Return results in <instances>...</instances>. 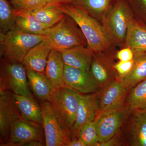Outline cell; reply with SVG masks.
Here are the masks:
<instances>
[{
  "instance_id": "e0dca14e",
  "label": "cell",
  "mask_w": 146,
  "mask_h": 146,
  "mask_svg": "<svg viewBox=\"0 0 146 146\" xmlns=\"http://www.w3.org/2000/svg\"><path fill=\"white\" fill-rule=\"evenodd\" d=\"M65 65L90 72L92 59V52L84 46H77L61 52Z\"/></svg>"
},
{
  "instance_id": "7402d4cb",
  "label": "cell",
  "mask_w": 146,
  "mask_h": 146,
  "mask_svg": "<svg viewBox=\"0 0 146 146\" xmlns=\"http://www.w3.org/2000/svg\"><path fill=\"white\" fill-rule=\"evenodd\" d=\"M110 63L105 58L93 57L90 72L100 89L117 78L118 76L112 70L114 67H112Z\"/></svg>"
},
{
  "instance_id": "cb8c5ba5",
  "label": "cell",
  "mask_w": 146,
  "mask_h": 146,
  "mask_svg": "<svg viewBox=\"0 0 146 146\" xmlns=\"http://www.w3.org/2000/svg\"><path fill=\"white\" fill-rule=\"evenodd\" d=\"M125 107L129 112L146 108V79L129 90L126 99Z\"/></svg>"
},
{
  "instance_id": "30bf717a",
  "label": "cell",
  "mask_w": 146,
  "mask_h": 146,
  "mask_svg": "<svg viewBox=\"0 0 146 146\" xmlns=\"http://www.w3.org/2000/svg\"><path fill=\"white\" fill-rule=\"evenodd\" d=\"M64 81L65 86L81 94L96 93L100 89L90 72L66 65Z\"/></svg>"
},
{
  "instance_id": "f1b7e54d",
  "label": "cell",
  "mask_w": 146,
  "mask_h": 146,
  "mask_svg": "<svg viewBox=\"0 0 146 146\" xmlns=\"http://www.w3.org/2000/svg\"><path fill=\"white\" fill-rule=\"evenodd\" d=\"M78 137L85 146H97L99 137L95 120L83 125L79 131Z\"/></svg>"
},
{
  "instance_id": "836d02e7",
  "label": "cell",
  "mask_w": 146,
  "mask_h": 146,
  "mask_svg": "<svg viewBox=\"0 0 146 146\" xmlns=\"http://www.w3.org/2000/svg\"><path fill=\"white\" fill-rule=\"evenodd\" d=\"M42 141H34L27 143L24 146H44Z\"/></svg>"
},
{
  "instance_id": "8992f818",
  "label": "cell",
  "mask_w": 146,
  "mask_h": 146,
  "mask_svg": "<svg viewBox=\"0 0 146 146\" xmlns=\"http://www.w3.org/2000/svg\"><path fill=\"white\" fill-rule=\"evenodd\" d=\"M43 127L47 146H68L72 139L60 125L49 101H41Z\"/></svg>"
},
{
  "instance_id": "d6986e66",
  "label": "cell",
  "mask_w": 146,
  "mask_h": 146,
  "mask_svg": "<svg viewBox=\"0 0 146 146\" xmlns=\"http://www.w3.org/2000/svg\"><path fill=\"white\" fill-rule=\"evenodd\" d=\"M133 68L130 72L117 80L124 87L130 90L141 82L146 79V52H134Z\"/></svg>"
},
{
  "instance_id": "8fae6325",
  "label": "cell",
  "mask_w": 146,
  "mask_h": 146,
  "mask_svg": "<svg viewBox=\"0 0 146 146\" xmlns=\"http://www.w3.org/2000/svg\"><path fill=\"white\" fill-rule=\"evenodd\" d=\"M22 117L10 94L0 90V136L1 146L8 141L11 128L16 120Z\"/></svg>"
},
{
  "instance_id": "ba28073f",
  "label": "cell",
  "mask_w": 146,
  "mask_h": 146,
  "mask_svg": "<svg viewBox=\"0 0 146 146\" xmlns=\"http://www.w3.org/2000/svg\"><path fill=\"white\" fill-rule=\"evenodd\" d=\"M42 126L37 123L20 118L11 126L8 141L3 146H24L32 141L42 142Z\"/></svg>"
},
{
  "instance_id": "4fadbf2b",
  "label": "cell",
  "mask_w": 146,
  "mask_h": 146,
  "mask_svg": "<svg viewBox=\"0 0 146 146\" xmlns=\"http://www.w3.org/2000/svg\"><path fill=\"white\" fill-rule=\"evenodd\" d=\"M127 126V145L146 146V108L130 111Z\"/></svg>"
},
{
  "instance_id": "9c48e42d",
  "label": "cell",
  "mask_w": 146,
  "mask_h": 146,
  "mask_svg": "<svg viewBox=\"0 0 146 146\" xmlns=\"http://www.w3.org/2000/svg\"><path fill=\"white\" fill-rule=\"evenodd\" d=\"M129 91L117 80L101 88L99 91V113L122 109Z\"/></svg>"
},
{
  "instance_id": "4316f807",
  "label": "cell",
  "mask_w": 146,
  "mask_h": 146,
  "mask_svg": "<svg viewBox=\"0 0 146 146\" xmlns=\"http://www.w3.org/2000/svg\"><path fill=\"white\" fill-rule=\"evenodd\" d=\"M13 10L9 1L0 0V33H5L15 27Z\"/></svg>"
},
{
  "instance_id": "52a82bcc",
  "label": "cell",
  "mask_w": 146,
  "mask_h": 146,
  "mask_svg": "<svg viewBox=\"0 0 146 146\" xmlns=\"http://www.w3.org/2000/svg\"><path fill=\"white\" fill-rule=\"evenodd\" d=\"M129 113L124 107L119 110L99 113L95 120L98 134V143L106 142L115 136L120 131Z\"/></svg>"
},
{
  "instance_id": "d4e9b609",
  "label": "cell",
  "mask_w": 146,
  "mask_h": 146,
  "mask_svg": "<svg viewBox=\"0 0 146 146\" xmlns=\"http://www.w3.org/2000/svg\"><path fill=\"white\" fill-rule=\"evenodd\" d=\"M59 6H48L31 12L38 21L49 28L59 23L65 16Z\"/></svg>"
},
{
  "instance_id": "2e32d148",
  "label": "cell",
  "mask_w": 146,
  "mask_h": 146,
  "mask_svg": "<svg viewBox=\"0 0 146 146\" xmlns=\"http://www.w3.org/2000/svg\"><path fill=\"white\" fill-rule=\"evenodd\" d=\"M22 117L43 125L42 108L33 98L9 93Z\"/></svg>"
},
{
  "instance_id": "484cf974",
  "label": "cell",
  "mask_w": 146,
  "mask_h": 146,
  "mask_svg": "<svg viewBox=\"0 0 146 146\" xmlns=\"http://www.w3.org/2000/svg\"><path fill=\"white\" fill-rule=\"evenodd\" d=\"M75 0H9L14 9L32 11L50 5L73 3Z\"/></svg>"
},
{
  "instance_id": "d6a6232c",
  "label": "cell",
  "mask_w": 146,
  "mask_h": 146,
  "mask_svg": "<svg viewBox=\"0 0 146 146\" xmlns=\"http://www.w3.org/2000/svg\"><path fill=\"white\" fill-rule=\"evenodd\" d=\"M68 146H85L84 144L78 138L72 139Z\"/></svg>"
},
{
  "instance_id": "7a4b0ae2",
  "label": "cell",
  "mask_w": 146,
  "mask_h": 146,
  "mask_svg": "<svg viewBox=\"0 0 146 146\" xmlns=\"http://www.w3.org/2000/svg\"><path fill=\"white\" fill-rule=\"evenodd\" d=\"M77 24L68 15L56 25L46 29L41 35L43 41L52 48L60 52L77 46L87 45L86 39Z\"/></svg>"
},
{
  "instance_id": "1f68e13d",
  "label": "cell",
  "mask_w": 146,
  "mask_h": 146,
  "mask_svg": "<svg viewBox=\"0 0 146 146\" xmlns=\"http://www.w3.org/2000/svg\"><path fill=\"white\" fill-rule=\"evenodd\" d=\"M141 13L142 18L146 23V0H129Z\"/></svg>"
},
{
  "instance_id": "603a6c76",
  "label": "cell",
  "mask_w": 146,
  "mask_h": 146,
  "mask_svg": "<svg viewBox=\"0 0 146 146\" xmlns=\"http://www.w3.org/2000/svg\"><path fill=\"white\" fill-rule=\"evenodd\" d=\"M126 37L127 45L133 52H146V27L130 22Z\"/></svg>"
},
{
  "instance_id": "ffe728a7",
  "label": "cell",
  "mask_w": 146,
  "mask_h": 146,
  "mask_svg": "<svg viewBox=\"0 0 146 146\" xmlns=\"http://www.w3.org/2000/svg\"><path fill=\"white\" fill-rule=\"evenodd\" d=\"M13 12L15 16L14 28L20 31L29 34L41 35L48 29L36 19L31 11L13 8Z\"/></svg>"
},
{
  "instance_id": "f546056e",
  "label": "cell",
  "mask_w": 146,
  "mask_h": 146,
  "mask_svg": "<svg viewBox=\"0 0 146 146\" xmlns=\"http://www.w3.org/2000/svg\"><path fill=\"white\" fill-rule=\"evenodd\" d=\"M133 59L127 61H119L114 65V68L117 72L119 77H123L126 76L133 68Z\"/></svg>"
},
{
  "instance_id": "5b68a950",
  "label": "cell",
  "mask_w": 146,
  "mask_h": 146,
  "mask_svg": "<svg viewBox=\"0 0 146 146\" xmlns=\"http://www.w3.org/2000/svg\"><path fill=\"white\" fill-rule=\"evenodd\" d=\"M27 70L23 63L4 58L1 70V89L33 98L30 90Z\"/></svg>"
},
{
  "instance_id": "6da1fadb",
  "label": "cell",
  "mask_w": 146,
  "mask_h": 146,
  "mask_svg": "<svg viewBox=\"0 0 146 146\" xmlns=\"http://www.w3.org/2000/svg\"><path fill=\"white\" fill-rule=\"evenodd\" d=\"M59 8L77 24L86 39L87 48L92 52L107 48L109 44L107 33L88 12L73 3L59 6Z\"/></svg>"
},
{
  "instance_id": "3957f363",
  "label": "cell",
  "mask_w": 146,
  "mask_h": 146,
  "mask_svg": "<svg viewBox=\"0 0 146 146\" xmlns=\"http://www.w3.org/2000/svg\"><path fill=\"white\" fill-rule=\"evenodd\" d=\"M80 93L66 86L56 89L50 102L60 125L72 139Z\"/></svg>"
},
{
  "instance_id": "44dd1931",
  "label": "cell",
  "mask_w": 146,
  "mask_h": 146,
  "mask_svg": "<svg viewBox=\"0 0 146 146\" xmlns=\"http://www.w3.org/2000/svg\"><path fill=\"white\" fill-rule=\"evenodd\" d=\"M29 85L41 101L50 102L55 89L44 73L26 69Z\"/></svg>"
},
{
  "instance_id": "277c9868",
  "label": "cell",
  "mask_w": 146,
  "mask_h": 146,
  "mask_svg": "<svg viewBox=\"0 0 146 146\" xmlns=\"http://www.w3.org/2000/svg\"><path fill=\"white\" fill-rule=\"evenodd\" d=\"M43 41L41 35L25 33L15 28L0 33L1 56L23 63L29 51Z\"/></svg>"
},
{
  "instance_id": "ac0fdd59",
  "label": "cell",
  "mask_w": 146,
  "mask_h": 146,
  "mask_svg": "<svg viewBox=\"0 0 146 146\" xmlns=\"http://www.w3.org/2000/svg\"><path fill=\"white\" fill-rule=\"evenodd\" d=\"M65 65L61 52L52 49L48 58L45 74L55 89L65 86L64 81Z\"/></svg>"
},
{
  "instance_id": "7c38bea8",
  "label": "cell",
  "mask_w": 146,
  "mask_h": 146,
  "mask_svg": "<svg viewBox=\"0 0 146 146\" xmlns=\"http://www.w3.org/2000/svg\"><path fill=\"white\" fill-rule=\"evenodd\" d=\"M98 92L87 95L81 94L74 127V136L84 125L93 121L100 113Z\"/></svg>"
},
{
  "instance_id": "83f0119b",
  "label": "cell",
  "mask_w": 146,
  "mask_h": 146,
  "mask_svg": "<svg viewBox=\"0 0 146 146\" xmlns=\"http://www.w3.org/2000/svg\"><path fill=\"white\" fill-rule=\"evenodd\" d=\"M113 0H75L73 4L83 9L88 13L96 14L107 10Z\"/></svg>"
},
{
  "instance_id": "5bb4252c",
  "label": "cell",
  "mask_w": 146,
  "mask_h": 146,
  "mask_svg": "<svg viewBox=\"0 0 146 146\" xmlns=\"http://www.w3.org/2000/svg\"><path fill=\"white\" fill-rule=\"evenodd\" d=\"M108 17V25L114 36L120 41L126 36L129 24L128 8L126 0H117Z\"/></svg>"
},
{
  "instance_id": "9a60e30c",
  "label": "cell",
  "mask_w": 146,
  "mask_h": 146,
  "mask_svg": "<svg viewBox=\"0 0 146 146\" xmlns=\"http://www.w3.org/2000/svg\"><path fill=\"white\" fill-rule=\"evenodd\" d=\"M52 49L47 42L42 41L29 51L24 58L23 64L26 69L45 74L49 55Z\"/></svg>"
},
{
  "instance_id": "4dcf8cb0",
  "label": "cell",
  "mask_w": 146,
  "mask_h": 146,
  "mask_svg": "<svg viewBox=\"0 0 146 146\" xmlns=\"http://www.w3.org/2000/svg\"><path fill=\"white\" fill-rule=\"evenodd\" d=\"M134 53L129 48L121 50L117 54V56L120 61H127L133 60Z\"/></svg>"
}]
</instances>
